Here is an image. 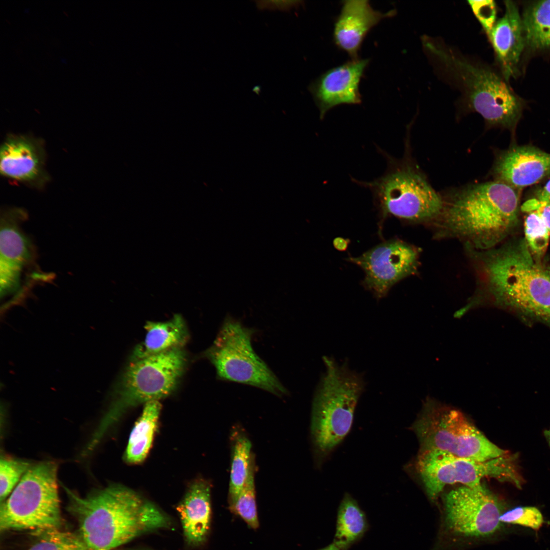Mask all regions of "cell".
I'll use <instances>...</instances> for the list:
<instances>
[{"instance_id": "obj_23", "label": "cell", "mask_w": 550, "mask_h": 550, "mask_svg": "<svg viewBox=\"0 0 550 550\" xmlns=\"http://www.w3.org/2000/svg\"><path fill=\"white\" fill-rule=\"evenodd\" d=\"M367 526L365 513L356 501L345 493L338 508L334 543L346 550L362 537Z\"/></svg>"}, {"instance_id": "obj_24", "label": "cell", "mask_w": 550, "mask_h": 550, "mask_svg": "<svg viewBox=\"0 0 550 550\" xmlns=\"http://www.w3.org/2000/svg\"><path fill=\"white\" fill-rule=\"evenodd\" d=\"M232 455L229 487V502L234 500L254 474L252 444L242 432L235 430L231 435Z\"/></svg>"}, {"instance_id": "obj_1", "label": "cell", "mask_w": 550, "mask_h": 550, "mask_svg": "<svg viewBox=\"0 0 550 550\" xmlns=\"http://www.w3.org/2000/svg\"><path fill=\"white\" fill-rule=\"evenodd\" d=\"M67 510L79 534L93 550H112L147 532L167 528L168 517L125 487L111 485L81 496L62 484Z\"/></svg>"}, {"instance_id": "obj_35", "label": "cell", "mask_w": 550, "mask_h": 550, "mask_svg": "<svg viewBox=\"0 0 550 550\" xmlns=\"http://www.w3.org/2000/svg\"><path fill=\"white\" fill-rule=\"evenodd\" d=\"M538 199L542 201L550 202V180L545 185L540 191Z\"/></svg>"}, {"instance_id": "obj_25", "label": "cell", "mask_w": 550, "mask_h": 550, "mask_svg": "<svg viewBox=\"0 0 550 550\" xmlns=\"http://www.w3.org/2000/svg\"><path fill=\"white\" fill-rule=\"evenodd\" d=\"M521 20L525 45L533 50L550 48V0L531 4Z\"/></svg>"}, {"instance_id": "obj_17", "label": "cell", "mask_w": 550, "mask_h": 550, "mask_svg": "<svg viewBox=\"0 0 550 550\" xmlns=\"http://www.w3.org/2000/svg\"><path fill=\"white\" fill-rule=\"evenodd\" d=\"M342 3L334 24V41L351 60L358 59L359 51L368 33L381 20L392 16L394 11L382 13L375 10L366 0L345 1Z\"/></svg>"}, {"instance_id": "obj_32", "label": "cell", "mask_w": 550, "mask_h": 550, "mask_svg": "<svg viewBox=\"0 0 550 550\" xmlns=\"http://www.w3.org/2000/svg\"><path fill=\"white\" fill-rule=\"evenodd\" d=\"M521 209L527 212H535L539 214L550 233V202L533 199L526 201Z\"/></svg>"}, {"instance_id": "obj_6", "label": "cell", "mask_w": 550, "mask_h": 550, "mask_svg": "<svg viewBox=\"0 0 550 550\" xmlns=\"http://www.w3.org/2000/svg\"><path fill=\"white\" fill-rule=\"evenodd\" d=\"M377 149L387 161L384 173L371 181L351 180L371 192L381 223L389 216L411 222L438 217L444 201L408 158L397 160Z\"/></svg>"}, {"instance_id": "obj_4", "label": "cell", "mask_w": 550, "mask_h": 550, "mask_svg": "<svg viewBox=\"0 0 550 550\" xmlns=\"http://www.w3.org/2000/svg\"><path fill=\"white\" fill-rule=\"evenodd\" d=\"M504 248L481 257L492 302L550 326V278L528 251Z\"/></svg>"}, {"instance_id": "obj_12", "label": "cell", "mask_w": 550, "mask_h": 550, "mask_svg": "<svg viewBox=\"0 0 550 550\" xmlns=\"http://www.w3.org/2000/svg\"><path fill=\"white\" fill-rule=\"evenodd\" d=\"M444 503L447 525L456 534L488 536L501 528L503 504L483 483L451 490L445 495Z\"/></svg>"}, {"instance_id": "obj_5", "label": "cell", "mask_w": 550, "mask_h": 550, "mask_svg": "<svg viewBox=\"0 0 550 550\" xmlns=\"http://www.w3.org/2000/svg\"><path fill=\"white\" fill-rule=\"evenodd\" d=\"M326 371L315 392L311 435L315 460L320 467L349 432L355 409L365 387L362 375L323 359Z\"/></svg>"}, {"instance_id": "obj_3", "label": "cell", "mask_w": 550, "mask_h": 550, "mask_svg": "<svg viewBox=\"0 0 550 550\" xmlns=\"http://www.w3.org/2000/svg\"><path fill=\"white\" fill-rule=\"evenodd\" d=\"M519 197L515 188L494 180L468 185L444 202L439 216L445 230L477 250L491 249L515 224Z\"/></svg>"}, {"instance_id": "obj_34", "label": "cell", "mask_w": 550, "mask_h": 550, "mask_svg": "<svg viewBox=\"0 0 550 550\" xmlns=\"http://www.w3.org/2000/svg\"><path fill=\"white\" fill-rule=\"evenodd\" d=\"M349 243V239L344 238L341 237H336L333 240V245L334 248L339 251H345L347 249Z\"/></svg>"}, {"instance_id": "obj_22", "label": "cell", "mask_w": 550, "mask_h": 550, "mask_svg": "<svg viewBox=\"0 0 550 550\" xmlns=\"http://www.w3.org/2000/svg\"><path fill=\"white\" fill-rule=\"evenodd\" d=\"M158 400L145 403L143 412L129 436L126 452V460L132 463L142 462L149 452L161 410Z\"/></svg>"}, {"instance_id": "obj_16", "label": "cell", "mask_w": 550, "mask_h": 550, "mask_svg": "<svg viewBox=\"0 0 550 550\" xmlns=\"http://www.w3.org/2000/svg\"><path fill=\"white\" fill-rule=\"evenodd\" d=\"M369 60H351L322 74L309 86L322 120L332 108L362 102L359 86Z\"/></svg>"}, {"instance_id": "obj_2", "label": "cell", "mask_w": 550, "mask_h": 550, "mask_svg": "<svg viewBox=\"0 0 550 550\" xmlns=\"http://www.w3.org/2000/svg\"><path fill=\"white\" fill-rule=\"evenodd\" d=\"M421 43L436 74L460 93L469 111L480 114L490 126L514 125L520 114V102L492 69L439 38L423 36Z\"/></svg>"}, {"instance_id": "obj_30", "label": "cell", "mask_w": 550, "mask_h": 550, "mask_svg": "<svg viewBox=\"0 0 550 550\" xmlns=\"http://www.w3.org/2000/svg\"><path fill=\"white\" fill-rule=\"evenodd\" d=\"M501 522L516 524L538 530L543 522L541 512L534 507L519 506L503 513L500 517Z\"/></svg>"}, {"instance_id": "obj_37", "label": "cell", "mask_w": 550, "mask_h": 550, "mask_svg": "<svg viewBox=\"0 0 550 550\" xmlns=\"http://www.w3.org/2000/svg\"><path fill=\"white\" fill-rule=\"evenodd\" d=\"M544 433H545V436H546V438H547V441L548 442V443H549V444L550 445V428L548 430H546Z\"/></svg>"}, {"instance_id": "obj_20", "label": "cell", "mask_w": 550, "mask_h": 550, "mask_svg": "<svg viewBox=\"0 0 550 550\" xmlns=\"http://www.w3.org/2000/svg\"><path fill=\"white\" fill-rule=\"evenodd\" d=\"M188 544L199 545L206 540L210 528L211 508L210 486L200 479L189 487L177 508Z\"/></svg>"}, {"instance_id": "obj_18", "label": "cell", "mask_w": 550, "mask_h": 550, "mask_svg": "<svg viewBox=\"0 0 550 550\" xmlns=\"http://www.w3.org/2000/svg\"><path fill=\"white\" fill-rule=\"evenodd\" d=\"M493 173L514 188L534 184L550 173V154L531 146L513 147L500 154Z\"/></svg>"}, {"instance_id": "obj_29", "label": "cell", "mask_w": 550, "mask_h": 550, "mask_svg": "<svg viewBox=\"0 0 550 550\" xmlns=\"http://www.w3.org/2000/svg\"><path fill=\"white\" fill-rule=\"evenodd\" d=\"M529 213L524 224L526 241L533 253L541 255L548 246L550 233L538 213Z\"/></svg>"}, {"instance_id": "obj_10", "label": "cell", "mask_w": 550, "mask_h": 550, "mask_svg": "<svg viewBox=\"0 0 550 550\" xmlns=\"http://www.w3.org/2000/svg\"><path fill=\"white\" fill-rule=\"evenodd\" d=\"M254 329L228 316L204 356L220 380L255 387L279 396L286 394V388L254 350Z\"/></svg>"}, {"instance_id": "obj_31", "label": "cell", "mask_w": 550, "mask_h": 550, "mask_svg": "<svg viewBox=\"0 0 550 550\" xmlns=\"http://www.w3.org/2000/svg\"><path fill=\"white\" fill-rule=\"evenodd\" d=\"M474 15L487 34L497 21V8L494 1H468Z\"/></svg>"}, {"instance_id": "obj_9", "label": "cell", "mask_w": 550, "mask_h": 550, "mask_svg": "<svg viewBox=\"0 0 550 550\" xmlns=\"http://www.w3.org/2000/svg\"><path fill=\"white\" fill-rule=\"evenodd\" d=\"M411 429L419 451L436 450L479 461L509 453L490 441L461 411L429 398Z\"/></svg>"}, {"instance_id": "obj_19", "label": "cell", "mask_w": 550, "mask_h": 550, "mask_svg": "<svg viewBox=\"0 0 550 550\" xmlns=\"http://www.w3.org/2000/svg\"><path fill=\"white\" fill-rule=\"evenodd\" d=\"M504 15L497 20L486 34L505 78L508 80L516 70L525 45L521 18L516 5L505 2Z\"/></svg>"}, {"instance_id": "obj_14", "label": "cell", "mask_w": 550, "mask_h": 550, "mask_svg": "<svg viewBox=\"0 0 550 550\" xmlns=\"http://www.w3.org/2000/svg\"><path fill=\"white\" fill-rule=\"evenodd\" d=\"M19 208L2 212L0 232V293L1 297L15 291L24 267L32 259L33 249L19 224L27 217Z\"/></svg>"}, {"instance_id": "obj_36", "label": "cell", "mask_w": 550, "mask_h": 550, "mask_svg": "<svg viewBox=\"0 0 550 550\" xmlns=\"http://www.w3.org/2000/svg\"><path fill=\"white\" fill-rule=\"evenodd\" d=\"M320 550H341L335 543H332Z\"/></svg>"}, {"instance_id": "obj_26", "label": "cell", "mask_w": 550, "mask_h": 550, "mask_svg": "<svg viewBox=\"0 0 550 550\" xmlns=\"http://www.w3.org/2000/svg\"><path fill=\"white\" fill-rule=\"evenodd\" d=\"M37 539L29 550H93L79 534L60 529L35 532Z\"/></svg>"}, {"instance_id": "obj_7", "label": "cell", "mask_w": 550, "mask_h": 550, "mask_svg": "<svg viewBox=\"0 0 550 550\" xmlns=\"http://www.w3.org/2000/svg\"><path fill=\"white\" fill-rule=\"evenodd\" d=\"M186 363L183 347L132 360L122 376L117 398L101 420L94 436L101 439L128 408L170 395L177 387Z\"/></svg>"}, {"instance_id": "obj_8", "label": "cell", "mask_w": 550, "mask_h": 550, "mask_svg": "<svg viewBox=\"0 0 550 550\" xmlns=\"http://www.w3.org/2000/svg\"><path fill=\"white\" fill-rule=\"evenodd\" d=\"M58 464L44 461L32 464L8 498L1 503L0 530L60 529Z\"/></svg>"}, {"instance_id": "obj_38", "label": "cell", "mask_w": 550, "mask_h": 550, "mask_svg": "<svg viewBox=\"0 0 550 550\" xmlns=\"http://www.w3.org/2000/svg\"><path fill=\"white\" fill-rule=\"evenodd\" d=\"M545 271L550 278V268H544Z\"/></svg>"}, {"instance_id": "obj_27", "label": "cell", "mask_w": 550, "mask_h": 550, "mask_svg": "<svg viewBox=\"0 0 550 550\" xmlns=\"http://www.w3.org/2000/svg\"><path fill=\"white\" fill-rule=\"evenodd\" d=\"M230 510L239 516L252 529L259 526L256 502L254 474H252L236 498L229 502Z\"/></svg>"}, {"instance_id": "obj_11", "label": "cell", "mask_w": 550, "mask_h": 550, "mask_svg": "<svg viewBox=\"0 0 550 550\" xmlns=\"http://www.w3.org/2000/svg\"><path fill=\"white\" fill-rule=\"evenodd\" d=\"M516 456L508 454L486 461L458 457L436 450L419 451L415 469L431 500H435L448 485L460 483L476 487L486 478L508 481L520 488L521 477Z\"/></svg>"}, {"instance_id": "obj_15", "label": "cell", "mask_w": 550, "mask_h": 550, "mask_svg": "<svg viewBox=\"0 0 550 550\" xmlns=\"http://www.w3.org/2000/svg\"><path fill=\"white\" fill-rule=\"evenodd\" d=\"M45 151L40 139L9 134L0 149L2 176L33 187H43L49 180L45 169Z\"/></svg>"}, {"instance_id": "obj_13", "label": "cell", "mask_w": 550, "mask_h": 550, "mask_svg": "<svg viewBox=\"0 0 550 550\" xmlns=\"http://www.w3.org/2000/svg\"><path fill=\"white\" fill-rule=\"evenodd\" d=\"M419 260L417 249L397 239L384 241L359 257L347 259L363 269L364 286L378 298L385 296L396 283L415 274Z\"/></svg>"}, {"instance_id": "obj_21", "label": "cell", "mask_w": 550, "mask_h": 550, "mask_svg": "<svg viewBox=\"0 0 550 550\" xmlns=\"http://www.w3.org/2000/svg\"><path fill=\"white\" fill-rule=\"evenodd\" d=\"M145 328V339L135 348L131 360L183 347L188 338L185 322L179 314L165 322L148 321Z\"/></svg>"}, {"instance_id": "obj_28", "label": "cell", "mask_w": 550, "mask_h": 550, "mask_svg": "<svg viewBox=\"0 0 550 550\" xmlns=\"http://www.w3.org/2000/svg\"><path fill=\"white\" fill-rule=\"evenodd\" d=\"M32 465L29 461L2 456L0 460V500L5 501Z\"/></svg>"}, {"instance_id": "obj_33", "label": "cell", "mask_w": 550, "mask_h": 550, "mask_svg": "<svg viewBox=\"0 0 550 550\" xmlns=\"http://www.w3.org/2000/svg\"><path fill=\"white\" fill-rule=\"evenodd\" d=\"M301 1H256V5L258 9L290 11L297 9L303 5Z\"/></svg>"}]
</instances>
